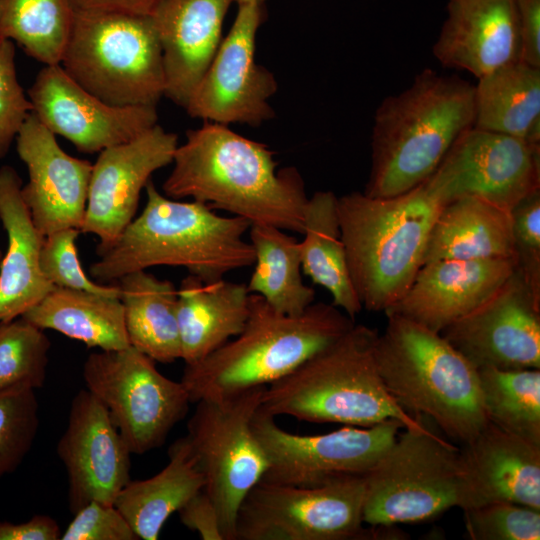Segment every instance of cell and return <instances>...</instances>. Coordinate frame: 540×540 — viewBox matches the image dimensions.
Here are the masks:
<instances>
[{"mask_svg": "<svg viewBox=\"0 0 540 540\" xmlns=\"http://www.w3.org/2000/svg\"><path fill=\"white\" fill-rule=\"evenodd\" d=\"M162 190L173 199L191 198L212 209L284 231H303L308 197L299 171L277 169L274 153L228 125L205 121L186 132Z\"/></svg>", "mask_w": 540, "mask_h": 540, "instance_id": "cell-1", "label": "cell"}, {"mask_svg": "<svg viewBox=\"0 0 540 540\" xmlns=\"http://www.w3.org/2000/svg\"><path fill=\"white\" fill-rule=\"evenodd\" d=\"M145 191L147 200L141 214L90 265L96 281H119L151 267L177 266L203 282H214L254 264V249L244 239L249 221L221 216L195 200L170 198L161 194L152 180Z\"/></svg>", "mask_w": 540, "mask_h": 540, "instance_id": "cell-2", "label": "cell"}, {"mask_svg": "<svg viewBox=\"0 0 540 540\" xmlns=\"http://www.w3.org/2000/svg\"><path fill=\"white\" fill-rule=\"evenodd\" d=\"M474 84L430 68L378 106L372 129L371 169L363 193L390 197L427 180L474 123Z\"/></svg>", "mask_w": 540, "mask_h": 540, "instance_id": "cell-3", "label": "cell"}, {"mask_svg": "<svg viewBox=\"0 0 540 540\" xmlns=\"http://www.w3.org/2000/svg\"><path fill=\"white\" fill-rule=\"evenodd\" d=\"M378 331L354 324L294 371L266 386L260 409L312 423L369 427L388 420L420 430L427 421L403 410L380 376L375 344Z\"/></svg>", "mask_w": 540, "mask_h": 540, "instance_id": "cell-4", "label": "cell"}, {"mask_svg": "<svg viewBox=\"0 0 540 540\" xmlns=\"http://www.w3.org/2000/svg\"><path fill=\"white\" fill-rule=\"evenodd\" d=\"M332 303H312L299 315L274 310L250 293L243 330L200 361L185 365L181 382L191 403L221 398L280 380L354 325Z\"/></svg>", "mask_w": 540, "mask_h": 540, "instance_id": "cell-5", "label": "cell"}, {"mask_svg": "<svg viewBox=\"0 0 540 540\" xmlns=\"http://www.w3.org/2000/svg\"><path fill=\"white\" fill-rule=\"evenodd\" d=\"M442 206L424 182L390 197L352 192L338 198L341 238L363 308L385 312L403 297L424 264Z\"/></svg>", "mask_w": 540, "mask_h": 540, "instance_id": "cell-6", "label": "cell"}, {"mask_svg": "<svg viewBox=\"0 0 540 540\" xmlns=\"http://www.w3.org/2000/svg\"><path fill=\"white\" fill-rule=\"evenodd\" d=\"M386 317L375 358L389 394L453 441H471L488 422L478 370L441 333L398 314Z\"/></svg>", "mask_w": 540, "mask_h": 540, "instance_id": "cell-7", "label": "cell"}, {"mask_svg": "<svg viewBox=\"0 0 540 540\" xmlns=\"http://www.w3.org/2000/svg\"><path fill=\"white\" fill-rule=\"evenodd\" d=\"M60 65L113 106L156 107L165 94L162 51L150 15L75 9Z\"/></svg>", "mask_w": 540, "mask_h": 540, "instance_id": "cell-8", "label": "cell"}, {"mask_svg": "<svg viewBox=\"0 0 540 540\" xmlns=\"http://www.w3.org/2000/svg\"><path fill=\"white\" fill-rule=\"evenodd\" d=\"M363 475L315 486L260 481L242 501L235 540L406 539L395 526L363 527Z\"/></svg>", "mask_w": 540, "mask_h": 540, "instance_id": "cell-9", "label": "cell"}, {"mask_svg": "<svg viewBox=\"0 0 540 540\" xmlns=\"http://www.w3.org/2000/svg\"><path fill=\"white\" fill-rule=\"evenodd\" d=\"M460 450L426 425L405 429L363 475V521L395 526L457 507Z\"/></svg>", "mask_w": 540, "mask_h": 540, "instance_id": "cell-10", "label": "cell"}, {"mask_svg": "<svg viewBox=\"0 0 540 540\" xmlns=\"http://www.w3.org/2000/svg\"><path fill=\"white\" fill-rule=\"evenodd\" d=\"M266 386L200 400L187 434L203 473V490L214 503L224 540H235L238 509L268 466L252 428Z\"/></svg>", "mask_w": 540, "mask_h": 540, "instance_id": "cell-11", "label": "cell"}, {"mask_svg": "<svg viewBox=\"0 0 540 540\" xmlns=\"http://www.w3.org/2000/svg\"><path fill=\"white\" fill-rule=\"evenodd\" d=\"M82 376L132 454L159 448L191 403L181 381L167 378L132 346L89 354Z\"/></svg>", "mask_w": 540, "mask_h": 540, "instance_id": "cell-12", "label": "cell"}, {"mask_svg": "<svg viewBox=\"0 0 540 540\" xmlns=\"http://www.w3.org/2000/svg\"><path fill=\"white\" fill-rule=\"evenodd\" d=\"M252 428L268 462L261 481L298 486L364 475L404 429L400 422L388 420L369 427L299 435L279 427L275 417L260 408Z\"/></svg>", "mask_w": 540, "mask_h": 540, "instance_id": "cell-13", "label": "cell"}, {"mask_svg": "<svg viewBox=\"0 0 540 540\" xmlns=\"http://www.w3.org/2000/svg\"><path fill=\"white\" fill-rule=\"evenodd\" d=\"M424 183L443 205L470 195L512 211L540 190V144L471 127Z\"/></svg>", "mask_w": 540, "mask_h": 540, "instance_id": "cell-14", "label": "cell"}, {"mask_svg": "<svg viewBox=\"0 0 540 540\" xmlns=\"http://www.w3.org/2000/svg\"><path fill=\"white\" fill-rule=\"evenodd\" d=\"M263 14L261 4L238 6L229 33L185 106L190 117L223 125L259 126L274 116L269 99L277 91V81L255 61Z\"/></svg>", "mask_w": 540, "mask_h": 540, "instance_id": "cell-15", "label": "cell"}, {"mask_svg": "<svg viewBox=\"0 0 540 540\" xmlns=\"http://www.w3.org/2000/svg\"><path fill=\"white\" fill-rule=\"evenodd\" d=\"M442 336L477 370L540 369V298L516 270Z\"/></svg>", "mask_w": 540, "mask_h": 540, "instance_id": "cell-16", "label": "cell"}, {"mask_svg": "<svg viewBox=\"0 0 540 540\" xmlns=\"http://www.w3.org/2000/svg\"><path fill=\"white\" fill-rule=\"evenodd\" d=\"M28 98L47 129L87 154L131 141L158 121L156 107L110 105L78 85L60 64L38 72Z\"/></svg>", "mask_w": 540, "mask_h": 540, "instance_id": "cell-17", "label": "cell"}, {"mask_svg": "<svg viewBox=\"0 0 540 540\" xmlns=\"http://www.w3.org/2000/svg\"><path fill=\"white\" fill-rule=\"evenodd\" d=\"M177 146V135L157 123L133 140L99 153L81 227V233L98 238L97 254L134 219L141 191L154 172L172 163Z\"/></svg>", "mask_w": 540, "mask_h": 540, "instance_id": "cell-18", "label": "cell"}, {"mask_svg": "<svg viewBox=\"0 0 540 540\" xmlns=\"http://www.w3.org/2000/svg\"><path fill=\"white\" fill-rule=\"evenodd\" d=\"M57 454L67 473L72 514L92 501L114 504L130 481L132 453L105 407L87 389L71 402Z\"/></svg>", "mask_w": 540, "mask_h": 540, "instance_id": "cell-19", "label": "cell"}, {"mask_svg": "<svg viewBox=\"0 0 540 540\" xmlns=\"http://www.w3.org/2000/svg\"><path fill=\"white\" fill-rule=\"evenodd\" d=\"M16 151L28 171L22 196L43 235L81 231L93 164L66 153L31 112L16 136Z\"/></svg>", "mask_w": 540, "mask_h": 540, "instance_id": "cell-20", "label": "cell"}, {"mask_svg": "<svg viewBox=\"0 0 540 540\" xmlns=\"http://www.w3.org/2000/svg\"><path fill=\"white\" fill-rule=\"evenodd\" d=\"M457 507L506 501L540 510V446L490 421L460 450Z\"/></svg>", "mask_w": 540, "mask_h": 540, "instance_id": "cell-21", "label": "cell"}, {"mask_svg": "<svg viewBox=\"0 0 540 540\" xmlns=\"http://www.w3.org/2000/svg\"><path fill=\"white\" fill-rule=\"evenodd\" d=\"M515 268L516 261L507 258L424 263L403 297L384 313L441 333L491 296Z\"/></svg>", "mask_w": 540, "mask_h": 540, "instance_id": "cell-22", "label": "cell"}, {"mask_svg": "<svg viewBox=\"0 0 540 540\" xmlns=\"http://www.w3.org/2000/svg\"><path fill=\"white\" fill-rule=\"evenodd\" d=\"M235 0H159L149 14L162 51L165 94L185 108L222 41Z\"/></svg>", "mask_w": 540, "mask_h": 540, "instance_id": "cell-23", "label": "cell"}, {"mask_svg": "<svg viewBox=\"0 0 540 540\" xmlns=\"http://www.w3.org/2000/svg\"><path fill=\"white\" fill-rule=\"evenodd\" d=\"M432 51L443 66L477 79L519 60L515 0H448Z\"/></svg>", "mask_w": 540, "mask_h": 540, "instance_id": "cell-24", "label": "cell"}, {"mask_svg": "<svg viewBox=\"0 0 540 540\" xmlns=\"http://www.w3.org/2000/svg\"><path fill=\"white\" fill-rule=\"evenodd\" d=\"M22 185L15 168L0 167V221L7 234L0 261V321L21 317L54 287L40 268L45 235L24 202Z\"/></svg>", "mask_w": 540, "mask_h": 540, "instance_id": "cell-25", "label": "cell"}, {"mask_svg": "<svg viewBox=\"0 0 540 540\" xmlns=\"http://www.w3.org/2000/svg\"><path fill=\"white\" fill-rule=\"evenodd\" d=\"M246 284L223 279L203 282L188 275L177 289L181 359L193 364L237 336L249 314Z\"/></svg>", "mask_w": 540, "mask_h": 540, "instance_id": "cell-26", "label": "cell"}, {"mask_svg": "<svg viewBox=\"0 0 540 540\" xmlns=\"http://www.w3.org/2000/svg\"><path fill=\"white\" fill-rule=\"evenodd\" d=\"M496 258L515 260L511 211L470 195L441 207L429 234L424 263Z\"/></svg>", "mask_w": 540, "mask_h": 540, "instance_id": "cell-27", "label": "cell"}, {"mask_svg": "<svg viewBox=\"0 0 540 540\" xmlns=\"http://www.w3.org/2000/svg\"><path fill=\"white\" fill-rule=\"evenodd\" d=\"M168 456L160 472L130 480L114 501L139 539L157 540L168 518L204 488L203 473L186 435L170 446Z\"/></svg>", "mask_w": 540, "mask_h": 540, "instance_id": "cell-28", "label": "cell"}, {"mask_svg": "<svg viewBox=\"0 0 540 540\" xmlns=\"http://www.w3.org/2000/svg\"><path fill=\"white\" fill-rule=\"evenodd\" d=\"M473 127L540 144V67L521 60L478 78Z\"/></svg>", "mask_w": 540, "mask_h": 540, "instance_id": "cell-29", "label": "cell"}, {"mask_svg": "<svg viewBox=\"0 0 540 540\" xmlns=\"http://www.w3.org/2000/svg\"><path fill=\"white\" fill-rule=\"evenodd\" d=\"M22 317L90 348L118 350L130 346L124 308L118 297L53 287Z\"/></svg>", "mask_w": 540, "mask_h": 540, "instance_id": "cell-30", "label": "cell"}, {"mask_svg": "<svg viewBox=\"0 0 540 540\" xmlns=\"http://www.w3.org/2000/svg\"><path fill=\"white\" fill-rule=\"evenodd\" d=\"M337 201L331 191H317L308 199L300 241L301 267L314 284L330 293L332 304L354 320L363 307L349 273Z\"/></svg>", "mask_w": 540, "mask_h": 540, "instance_id": "cell-31", "label": "cell"}, {"mask_svg": "<svg viewBox=\"0 0 540 540\" xmlns=\"http://www.w3.org/2000/svg\"><path fill=\"white\" fill-rule=\"evenodd\" d=\"M118 286L130 346L161 363L181 359L175 285L141 270Z\"/></svg>", "mask_w": 540, "mask_h": 540, "instance_id": "cell-32", "label": "cell"}, {"mask_svg": "<svg viewBox=\"0 0 540 540\" xmlns=\"http://www.w3.org/2000/svg\"><path fill=\"white\" fill-rule=\"evenodd\" d=\"M249 238L255 253L249 293L260 295L277 312L303 313L314 302L315 290L303 281L300 241L267 224H251Z\"/></svg>", "mask_w": 540, "mask_h": 540, "instance_id": "cell-33", "label": "cell"}, {"mask_svg": "<svg viewBox=\"0 0 540 540\" xmlns=\"http://www.w3.org/2000/svg\"><path fill=\"white\" fill-rule=\"evenodd\" d=\"M74 15L70 0H0V39L18 44L44 66L57 65Z\"/></svg>", "mask_w": 540, "mask_h": 540, "instance_id": "cell-34", "label": "cell"}, {"mask_svg": "<svg viewBox=\"0 0 540 540\" xmlns=\"http://www.w3.org/2000/svg\"><path fill=\"white\" fill-rule=\"evenodd\" d=\"M487 420L540 446V369L478 370Z\"/></svg>", "mask_w": 540, "mask_h": 540, "instance_id": "cell-35", "label": "cell"}, {"mask_svg": "<svg viewBox=\"0 0 540 540\" xmlns=\"http://www.w3.org/2000/svg\"><path fill=\"white\" fill-rule=\"evenodd\" d=\"M51 342L25 318L0 321V390L44 386Z\"/></svg>", "mask_w": 540, "mask_h": 540, "instance_id": "cell-36", "label": "cell"}, {"mask_svg": "<svg viewBox=\"0 0 540 540\" xmlns=\"http://www.w3.org/2000/svg\"><path fill=\"white\" fill-rule=\"evenodd\" d=\"M38 427L39 404L34 389L16 386L0 390V478L21 464Z\"/></svg>", "mask_w": 540, "mask_h": 540, "instance_id": "cell-37", "label": "cell"}, {"mask_svg": "<svg viewBox=\"0 0 540 540\" xmlns=\"http://www.w3.org/2000/svg\"><path fill=\"white\" fill-rule=\"evenodd\" d=\"M472 540H539L540 510L498 501L463 510Z\"/></svg>", "mask_w": 540, "mask_h": 540, "instance_id": "cell-38", "label": "cell"}, {"mask_svg": "<svg viewBox=\"0 0 540 540\" xmlns=\"http://www.w3.org/2000/svg\"><path fill=\"white\" fill-rule=\"evenodd\" d=\"M81 231L66 228L45 236L40 252V268L54 286L89 291L120 298L119 286H107L93 281L81 266L77 244Z\"/></svg>", "mask_w": 540, "mask_h": 540, "instance_id": "cell-39", "label": "cell"}, {"mask_svg": "<svg viewBox=\"0 0 540 540\" xmlns=\"http://www.w3.org/2000/svg\"><path fill=\"white\" fill-rule=\"evenodd\" d=\"M516 270L540 298V190L511 211Z\"/></svg>", "mask_w": 540, "mask_h": 540, "instance_id": "cell-40", "label": "cell"}, {"mask_svg": "<svg viewBox=\"0 0 540 540\" xmlns=\"http://www.w3.org/2000/svg\"><path fill=\"white\" fill-rule=\"evenodd\" d=\"M31 112L32 104L17 78L15 43L0 39V160Z\"/></svg>", "mask_w": 540, "mask_h": 540, "instance_id": "cell-41", "label": "cell"}, {"mask_svg": "<svg viewBox=\"0 0 540 540\" xmlns=\"http://www.w3.org/2000/svg\"><path fill=\"white\" fill-rule=\"evenodd\" d=\"M61 540H137L114 504L92 501L79 509L61 534Z\"/></svg>", "mask_w": 540, "mask_h": 540, "instance_id": "cell-42", "label": "cell"}, {"mask_svg": "<svg viewBox=\"0 0 540 540\" xmlns=\"http://www.w3.org/2000/svg\"><path fill=\"white\" fill-rule=\"evenodd\" d=\"M182 524L196 531L203 540H224L217 509L202 489L178 511Z\"/></svg>", "mask_w": 540, "mask_h": 540, "instance_id": "cell-43", "label": "cell"}, {"mask_svg": "<svg viewBox=\"0 0 540 540\" xmlns=\"http://www.w3.org/2000/svg\"><path fill=\"white\" fill-rule=\"evenodd\" d=\"M519 39V60L540 67V0H515Z\"/></svg>", "mask_w": 540, "mask_h": 540, "instance_id": "cell-44", "label": "cell"}, {"mask_svg": "<svg viewBox=\"0 0 540 540\" xmlns=\"http://www.w3.org/2000/svg\"><path fill=\"white\" fill-rule=\"evenodd\" d=\"M61 534L57 522L47 515H34L17 524L0 521V540H58Z\"/></svg>", "mask_w": 540, "mask_h": 540, "instance_id": "cell-45", "label": "cell"}, {"mask_svg": "<svg viewBox=\"0 0 540 540\" xmlns=\"http://www.w3.org/2000/svg\"><path fill=\"white\" fill-rule=\"evenodd\" d=\"M159 0H70L75 9L149 15Z\"/></svg>", "mask_w": 540, "mask_h": 540, "instance_id": "cell-46", "label": "cell"}, {"mask_svg": "<svg viewBox=\"0 0 540 540\" xmlns=\"http://www.w3.org/2000/svg\"><path fill=\"white\" fill-rule=\"evenodd\" d=\"M264 1L265 0H235V2L238 3V6L239 5H245V4H251V3H256V4L263 5Z\"/></svg>", "mask_w": 540, "mask_h": 540, "instance_id": "cell-47", "label": "cell"}, {"mask_svg": "<svg viewBox=\"0 0 540 540\" xmlns=\"http://www.w3.org/2000/svg\"><path fill=\"white\" fill-rule=\"evenodd\" d=\"M2 256H3V254H2V252H1V250H0V261H1V259H2Z\"/></svg>", "mask_w": 540, "mask_h": 540, "instance_id": "cell-48", "label": "cell"}]
</instances>
